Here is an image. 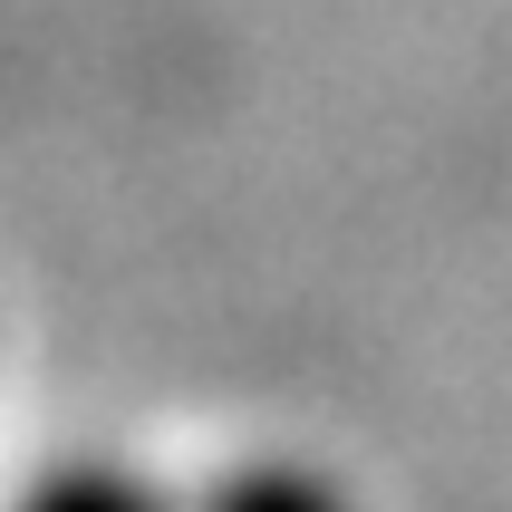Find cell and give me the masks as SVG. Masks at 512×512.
<instances>
[{"label":"cell","instance_id":"6da1fadb","mask_svg":"<svg viewBox=\"0 0 512 512\" xmlns=\"http://www.w3.org/2000/svg\"><path fill=\"white\" fill-rule=\"evenodd\" d=\"M20 512H184V503H174L165 484H145L136 464L78 455V464H49V474L20 493Z\"/></svg>","mask_w":512,"mask_h":512},{"label":"cell","instance_id":"7a4b0ae2","mask_svg":"<svg viewBox=\"0 0 512 512\" xmlns=\"http://www.w3.org/2000/svg\"><path fill=\"white\" fill-rule=\"evenodd\" d=\"M184 512H348V493L319 474V464H281V455H261V464H232L223 484H203Z\"/></svg>","mask_w":512,"mask_h":512}]
</instances>
